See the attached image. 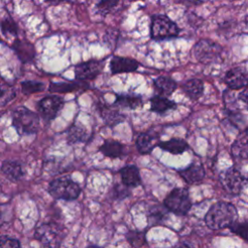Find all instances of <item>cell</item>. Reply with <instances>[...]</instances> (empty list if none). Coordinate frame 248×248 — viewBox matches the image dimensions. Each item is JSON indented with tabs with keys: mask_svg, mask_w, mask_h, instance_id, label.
Listing matches in <instances>:
<instances>
[{
	"mask_svg": "<svg viewBox=\"0 0 248 248\" xmlns=\"http://www.w3.org/2000/svg\"><path fill=\"white\" fill-rule=\"evenodd\" d=\"M237 218V210L232 203L217 202L213 203L204 216V222L211 230L231 227Z\"/></svg>",
	"mask_w": 248,
	"mask_h": 248,
	"instance_id": "6da1fadb",
	"label": "cell"
},
{
	"mask_svg": "<svg viewBox=\"0 0 248 248\" xmlns=\"http://www.w3.org/2000/svg\"><path fill=\"white\" fill-rule=\"evenodd\" d=\"M180 27L170 16L164 14H154L150 16L149 37L155 42L169 41L179 37Z\"/></svg>",
	"mask_w": 248,
	"mask_h": 248,
	"instance_id": "7a4b0ae2",
	"label": "cell"
},
{
	"mask_svg": "<svg viewBox=\"0 0 248 248\" xmlns=\"http://www.w3.org/2000/svg\"><path fill=\"white\" fill-rule=\"evenodd\" d=\"M223 46L210 39L199 40L192 48L193 57L198 62L204 65L220 63L223 58Z\"/></svg>",
	"mask_w": 248,
	"mask_h": 248,
	"instance_id": "3957f363",
	"label": "cell"
},
{
	"mask_svg": "<svg viewBox=\"0 0 248 248\" xmlns=\"http://www.w3.org/2000/svg\"><path fill=\"white\" fill-rule=\"evenodd\" d=\"M12 123L18 135H33L39 131V115L26 107H17L12 114Z\"/></svg>",
	"mask_w": 248,
	"mask_h": 248,
	"instance_id": "277c9868",
	"label": "cell"
},
{
	"mask_svg": "<svg viewBox=\"0 0 248 248\" xmlns=\"http://www.w3.org/2000/svg\"><path fill=\"white\" fill-rule=\"evenodd\" d=\"M80 186L69 177H58L48 185V193L56 200L73 201L80 194Z\"/></svg>",
	"mask_w": 248,
	"mask_h": 248,
	"instance_id": "5b68a950",
	"label": "cell"
},
{
	"mask_svg": "<svg viewBox=\"0 0 248 248\" xmlns=\"http://www.w3.org/2000/svg\"><path fill=\"white\" fill-rule=\"evenodd\" d=\"M167 209L178 216L186 215L191 209L192 202L189 193L184 188H174L164 200Z\"/></svg>",
	"mask_w": 248,
	"mask_h": 248,
	"instance_id": "8992f818",
	"label": "cell"
},
{
	"mask_svg": "<svg viewBox=\"0 0 248 248\" xmlns=\"http://www.w3.org/2000/svg\"><path fill=\"white\" fill-rule=\"evenodd\" d=\"M62 232V228L57 224L45 223L37 228L35 237L43 245L48 248H58L63 238Z\"/></svg>",
	"mask_w": 248,
	"mask_h": 248,
	"instance_id": "52a82bcc",
	"label": "cell"
},
{
	"mask_svg": "<svg viewBox=\"0 0 248 248\" xmlns=\"http://www.w3.org/2000/svg\"><path fill=\"white\" fill-rule=\"evenodd\" d=\"M106 58L102 60L90 59L83 61L75 66L76 79L81 81H89L95 79L103 71Z\"/></svg>",
	"mask_w": 248,
	"mask_h": 248,
	"instance_id": "ba28073f",
	"label": "cell"
},
{
	"mask_svg": "<svg viewBox=\"0 0 248 248\" xmlns=\"http://www.w3.org/2000/svg\"><path fill=\"white\" fill-rule=\"evenodd\" d=\"M64 100L57 95H48L42 98L37 104V109L46 121L53 120L63 108Z\"/></svg>",
	"mask_w": 248,
	"mask_h": 248,
	"instance_id": "9c48e42d",
	"label": "cell"
},
{
	"mask_svg": "<svg viewBox=\"0 0 248 248\" xmlns=\"http://www.w3.org/2000/svg\"><path fill=\"white\" fill-rule=\"evenodd\" d=\"M244 177L235 167H231L220 174L223 188L232 195H238L244 186Z\"/></svg>",
	"mask_w": 248,
	"mask_h": 248,
	"instance_id": "30bf717a",
	"label": "cell"
},
{
	"mask_svg": "<svg viewBox=\"0 0 248 248\" xmlns=\"http://www.w3.org/2000/svg\"><path fill=\"white\" fill-rule=\"evenodd\" d=\"M223 81L230 90L243 89L248 86V70L244 66L232 67L225 73Z\"/></svg>",
	"mask_w": 248,
	"mask_h": 248,
	"instance_id": "8fae6325",
	"label": "cell"
},
{
	"mask_svg": "<svg viewBox=\"0 0 248 248\" xmlns=\"http://www.w3.org/2000/svg\"><path fill=\"white\" fill-rule=\"evenodd\" d=\"M97 110L105 124L110 128L122 123L126 119V115L121 113L114 105H108L103 102L97 103Z\"/></svg>",
	"mask_w": 248,
	"mask_h": 248,
	"instance_id": "7c38bea8",
	"label": "cell"
},
{
	"mask_svg": "<svg viewBox=\"0 0 248 248\" xmlns=\"http://www.w3.org/2000/svg\"><path fill=\"white\" fill-rule=\"evenodd\" d=\"M140 66V63L132 57L114 55L109 60V70L113 76L124 73H134Z\"/></svg>",
	"mask_w": 248,
	"mask_h": 248,
	"instance_id": "4fadbf2b",
	"label": "cell"
},
{
	"mask_svg": "<svg viewBox=\"0 0 248 248\" xmlns=\"http://www.w3.org/2000/svg\"><path fill=\"white\" fill-rule=\"evenodd\" d=\"M12 47L17 58L22 63L31 62L36 55V49L34 45L26 39H16L13 43Z\"/></svg>",
	"mask_w": 248,
	"mask_h": 248,
	"instance_id": "5bb4252c",
	"label": "cell"
},
{
	"mask_svg": "<svg viewBox=\"0 0 248 248\" xmlns=\"http://www.w3.org/2000/svg\"><path fill=\"white\" fill-rule=\"evenodd\" d=\"M231 154L234 162L238 164L248 163V136L245 133L234 140L231 147Z\"/></svg>",
	"mask_w": 248,
	"mask_h": 248,
	"instance_id": "9a60e30c",
	"label": "cell"
},
{
	"mask_svg": "<svg viewBox=\"0 0 248 248\" xmlns=\"http://www.w3.org/2000/svg\"><path fill=\"white\" fill-rule=\"evenodd\" d=\"M159 136L152 131L141 132L136 139V147L139 153L146 155L151 153L155 146L158 144Z\"/></svg>",
	"mask_w": 248,
	"mask_h": 248,
	"instance_id": "2e32d148",
	"label": "cell"
},
{
	"mask_svg": "<svg viewBox=\"0 0 248 248\" xmlns=\"http://www.w3.org/2000/svg\"><path fill=\"white\" fill-rule=\"evenodd\" d=\"M144 102L141 95L135 93H118L115 94V101L112 105L117 108L137 109L143 106Z\"/></svg>",
	"mask_w": 248,
	"mask_h": 248,
	"instance_id": "e0dca14e",
	"label": "cell"
},
{
	"mask_svg": "<svg viewBox=\"0 0 248 248\" xmlns=\"http://www.w3.org/2000/svg\"><path fill=\"white\" fill-rule=\"evenodd\" d=\"M178 173L188 184L200 183L205 175L203 167L199 163H191L185 169L179 170Z\"/></svg>",
	"mask_w": 248,
	"mask_h": 248,
	"instance_id": "ac0fdd59",
	"label": "cell"
},
{
	"mask_svg": "<svg viewBox=\"0 0 248 248\" xmlns=\"http://www.w3.org/2000/svg\"><path fill=\"white\" fill-rule=\"evenodd\" d=\"M181 88L183 93L193 101L199 100L204 93V83L202 79L197 78L184 81L181 84Z\"/></svg>",
	"mask_w": 248,
	"mask_h": 248,
	"instance_id": "d6986e66",
	"label": "cell"
},
{
	"mask_svg": "<svg viewBox=\"0 0 248 248\" xmlns=\"http://www.w3.org/2000/svg\"><path fill=\"white\" fill-rule=\"evenodd\" d=\"M99 151L104 156L111 159L123 157L126 153L125 145L122 142L112 139L105 140L103 144L99 147Z\"/></svg>",
	"mask_w": 248,
	"mask_h": 248,
	"instance_id": "ffe728a7",
	"label": "cell"
},
{
	"mask_svg": "<svg viewBox=\"0 0 248 248\" xmlns=\"http://www.w3.org/2000/svg\"><path fill=\"white\" fill-rule=\"evenodd\" d=\"M153 85L159 95L168 98L177 89L178 86L176 80L169 76H158L153 79Z\"/></svg>",
	"mask_w": 248,
	"mask_h": 248,
	"instance_id": "44dd1931",
	"label": "cell"
},
{
	"mask_svg": "<svg viewBox=\"0 0 248 248\" xmlns=\"http://www.w3.org/2000/svg\"><path fill=\"white\" fill-rule=\"evenodd\" d=\"M89 87L90 86L87 81L77 79L70 82H51L48 86V90L52 93H67L78 90H87Z\"/></svg>",
	"mask_w": 248,
	"mask_h": 248,
	"instance_id": "7402d4cb",
	"label": "cell"
},
{
	"mask_svg": "<svg viewBox=\"0 0 248 248\" xmlns=\"http://www.w3.org/2000/svg\"><path fill=\"white\" fill-rule=\"evenodd\" d=\"M149 103H150V108H149L150 111L159 113V114H163L168 110L175 109L177 108V104L174 101L169 99L168 97L161 96L159 94L153 95L149 99Z\"/></svg>",
	"mask_w": 248,
	"mask_h": 248,
	"instance_id": "603a6c76",
	"label": "cell"
},
{
	"mask_svg": "<svg viewBox=\"0 0 248 248\" xmlns=\"http://www.w3.org/2000/svg\"><path fill=\"white\" fill-rule=\"evenodd\" d=\"M2 173L11 181L16 182L22 178L24 175V170L22 165L17 161L6 160L1 166Z\"/></svg>",
	"mask_w": 248,
	"mask_h": 248,
	"instance_id": "cb8c5ba5",
	"label": "cell"
},
{
	"mask_svg": "<svg viewBox=\"0 0 248 248\" xmlns=\"http://www.w3.org/2000/svg\"><path fill=\"white\" fill-rule=\"evenodd\" d=\"M122 183L127 187H137L140 184L141 178L140 170L135 165H128L120 170Z\"/></svg>",
	"mask_w": 248,
	"mask_h": 248,
	"instance_id": "d4e9b609",
	"label": "cell"
},
{
	"mask_svg": "<svg viewBox=\"0 0 248 248\" xmlns=\"http://www.w3.org/2000/svg\"><path fill=\"white\" fill-rule=\"evenodd\" d=\"M157 146L173 155L182 154L189 148L187 141L180 138H171L169 140L159 141Z\"/></svg>",
	"mask_w": 248,
	"mask_h": 248,
	"instance_id": "484cf974",
	"label": "cell"
},
{
	"mask_svg": "<svg viewBox=\"0 0 248 248\" xmlns=\"http://www.w3.org/2000/svg\"><path fill=\"white\" fill-rule=\"evenodd\" d=\"M169 217V210L165 205L154 204L148 208L147 222L150 226L164 225Z\"/></svg>",
	"mask_w": 248,
	"mask_h": 248,
	"instance_id": "4316f807",
	"label": "cell"
},
{
	"mask_svg": "<svg viewBox=\"0 0 248 248\" xmlns=\"http://www.w3.org/2000/svg\"><path fill=\"white\" fill-rule=\"evenodd\" d=\"M89 135L84 126L80 123L73 124L67 133V142L69 144H75L78 142H85Z\"/></svg>",
	"mask_w": 248,
	"mask_h": 248,
	"instance_id": "83f0119b",
	"label": "cell"
},
{
	"mask_svg": "<svg viewBox=\"0 0 248 248\" xmlns=\"http://www.w3.org/2000/svg\"><path fill=\"white\" fill-rule=\"evenodd\" d=\"M121 0H97L95 4V9L97 14L102 16H107L116 10L119 6Z\"/></svg>",
	"mask_w": 248,
	"mask_h": 248,
	"instance_id": "f1b7e54d",
	"label": "cell"
},
{
	"mask_svg": "<svg viewBox=\"0 0 248 248\" xmlns=\"http://www.w3.org/2000/svg\"><path fill=\"white\" fill-rule=\"evenodd\" d=\"M16 96V88L8 83L0 84V107H5Z\"/></svg>",
	"mask_w": 248,
	"mask_h": 248,
	"instance_id": "f546056e",
	"label": "cell"
},
{
	"mask_svg": "<svg viewBox=\"0 0 248 248\" xmlns=\"http://www.w3.org/2000/svg\"><path fill=\"white\" fill-rule=\"evenodd\" d=\"M127 241L134 247L140 248L145 244V232L140 231H129L126 234Z\"/></svg>",
	"mask_w": 248,
	"mask_h": 248,
	"instance_id": "4dcf8cb0",
	"label": "cell"
},
{
	"mask_svg": "<svg viewBox=\"0 0 248 248\" xmlns=\"http://www.w3.org/2000/svg\"><path fill=\"white\" fill-rule=\"evenodd\" d=\"M0 27L3 35H12V36H17L18 33V27L16 23V21L11 17L7 16L0 22Z\"/></svg>",
	"mask_w": 248,
	"mask_h": 248,
	"instance_id": "1f68e13d",
	"label": "cell"
},
{
	"mask_svg": "<svg viewBox=\"0 0 248 248\" xmlns=\"http://www.w3.org/2000/svg\"><path fill=\"white\" fill-rule=\"evenodd\" d=\"M45 89V84L37 80H25L21 82V91L25 95L41 92Z\"/></svg>",
	"mask_w": 248,
	"mask_h": 248,
	"instance_id": "d6a6232c",
	"label": "cell"
},
{
	"mask_svg": "<svg viewBox=\"0 0 248 248\" xmlns=\"http://www.w3.org/2000/svg\"><path fill=\"white\" fill-rule=\"evenodd\" d=\"M110 194L114 200H123L130 195V190L129 187L125 186L123 183L115 184L112 186Z\"/></svg>",
	"mask_w": 248,
	"mask_h": 248,
	"instance_id": "836d02e7",
	"label": "cell"
},
{
	"mask_svg": "<svg viewBox=\"0 0 248 248\" xmlns=\"http://www.w3.org/2000/svg\"><path fill=\"white\" fill-rule=\"evenodd\" d=\"M231 231L248 242V224L246 223H233Z\"/></svg>",
	"mask_w": 248,
	"mask_h": 248,
	"instance_id": "e575fe53",
	"label": "cell"
},
{
	"mask_svg": "<svg viewBox=\"0 0 248 248\" xmlns=\"http://www.w3.org/2000/svg\"><path fill=\"white\" fill-rule=\"evenodd\" d=\"M0 248H20V244L18 240L14 237L8 235H1Z\"/></svg>",
	"mask_w": 248,
	"mask_h": 248,
	"instance_id": "d590c367",
	"label": "cell"
},
{
	"mask_svg": "<svg viewBox=\"0 0 248 248\" xmlns=\"http://www.w3.org/2000/svg\"><path fill=\"white\" fill-rule=\"evenodd\" d=\"M236 98L238 101H240L243 104L245 109L248 111V86L241 89L237 94Z\"/></svg>",
	"mask_w": 248,
	"mask_h": 248,
	"instance_id": "8d00e7d4",
	"label": "cell"
},
{
	"mask_svg": "<svg viewBox=\"0 0 248 248\" xmlns=\"http://www.w3.org/2000/svg\"><path fill=\"white\" fill-rule=\"evenodd\" d=\"M176 248H194L191 244H189V243H187V242H180L177 246H176Z\"/></svg>",
	"mask_w": 248,
	"mask_h": 248,
	"instance_id": "74e56055",
	"label": "cell"
},
{
	"mask_svg": "<svg viewBox=\"0 0 248 248\" xmlns=\"http://www.w3.org/2000/svg\"><path fill=\"white\" fill-rule=\"evenodd\" d=\"M185 1H187V2H189V3H191V4H193V5H201V4H202L205 0H185Z\"/></svg>",
	"mask_w": 248,
	"mask_h": 248,
	"instance_id": "f35d334b",
	"label": "cell"
},
{
	"mask_svg": "<svg viewBox=\"0 0 248 248\" xmlns=\"http://www.w3.org/2000/svg\"><path fill=\"white\" fill-rule=\"evenodd\" d=\"M45 1H46L47 3H49L51 5H58V4H60L64 0H45Z\"/></svg>",
	"mask_w": 248,
	"mask_h": 248,
	"instance_id": "ab89813d",
	"label": "cell"
},
{
	"mask_svg": "<svg viewBox=\"0 0 248 248\" xmlns=\"http://www.w3.org/2000/svg\"><path fill=\"white\" fill-rule=\"evenodd\" d=\"M244 133H245V134L248 136V125H247V127L245 128V130H244Z\"/></svg>",
	"mask_w": 248,
	"mask_h": 248,
	"instance_id": "60d3db41",
	"label": "cell"
},
{
	"mask_svg": "<svg viewBox=\"0 0 248 248\" xmlns=\"http://www.w3.org/2000/svg\"><path fill=\"white\" fill-rule=\"evenodd\" d=\"M87 248H99L98 246H94V245H91V246H89V247H87Z\"/></svg>",
	"mask_w": 248,
	"mask_h": 248,
	"instance_id": "b9f144b4",
	"label": "cell"
}]
</instances>
